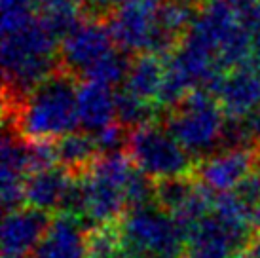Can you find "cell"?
Instances as JSON below:
<instances>
[{"label":"cell","mask_w":260,"mask_h":258,"mask_svg":"<svg viewBox=\"0 0 260 258\" xmlns=\"http://www.w3.org/2000/svg\"><path fill=\"white\" fill-rule=\"evenodd\" d=\"M166 55L161 53H139L131 59L122 89L158 105L159 89L166 78Z\"/></svg>","instance_id":"cell-17"},{"label":"cell","mask_w":260,"mask_h":258,"mask_svg":"<svg viewBox=\"0 0 260 258\" xmlns=\"http://www.w3.org/2000/svg\"><path fill=\"white\" fill-rule=\"evenodd\" d=\"M224 114L215 95L207 89H194L175 108L167 110V129L198 162L224 148Z\"/></svg>","instance_id":"cell-4"},{"label":"cell","mask_w":260,"mask_h":258,"mask_svg":"<svg viewBox=\"0 0 260 258\" xmlns=\"http://www.w3.org/2000/svg\"><path fill=\"white\" fill-rule=\"evenodd\" d=\"M249 251L253 252L256 258H260V232L253 236V239H251V245H249Z\"/></svg>","instance_id":"cell-24"},{"label":"cell","mask_w":260,"mask_h":258,"mask_svg":"<svg viewBox=\"0 0 260 258\" xmlns=\"http://www.w3.org/2000/svg\"><path fill=\"white\" fill-rule=\"evenodd\" d=\"M87 230L78 216L57 213L30 258H87Z\"/></svg>","instance_id":"cell-14"},{"label":"cell","mask_w":260,"mask_h":258,"mask_svg":"<svg viewBox=\"0 0 260 258\" xmlns=\"http://www.w3.org/2000/svg\"><path fill=\"white\" fill-rule=\"evenodd\" d=\"M105 19L87 17L59 44V61L73 76H86L103 57L116 50Z\"/></svg>","instance_id":"cell-8"},{"label":"cell","mask_w":260,"mask_h":258,"mask_svg":"<svg viewBox=\"0 0 260 258\" xmlns=\"http://www.w3.org/2000/svg\"><path fill=\"white\" fill-rule=\"evenodd\" d=\"M166 0H129L105 19L114 44L125 53H161L175 50L159 27Z\"/></svg>","instance_id":"cell-7"},{"label":"cell","mask_w":260,"mask_h":258,"mask_svg":"<svg viewBox=\"0 0 260 258\" xmlns=\"http://www.w3.org/2000/svg\"><path fill=\"white\" fill-rule=\"evenodd\" d=\"M4 120L23 139L35 143H55L76 131L80 125L76 76L65 69L55 71L14 110L4 112Z\"/></svg>","instance_id":"cell-1"},{"label":"cell","mask_w":260,"mask_h":258,"mask_svg":"<svg viewBox=\"0 0 260 258\" xmlns=\"http://www.w3.org/2000/svg\"><path fill=\"white\" fill-rule=\"evenodd\" d=\"M260 146V107L241 116H232L226 120L224 129V148H253Z\"/></svg>","instance_id":"cell-20"},{"label":"cell","mask_w":260,"mask_h":258,"mask_svg":"<svg viewBox=\"0 0 260 258\" xmlns=\"http://www.w3.org/2000/svg\"><path fill=\"white\" fill-rule=\"evenodd\" d=\"M37 17L51 36L63 40L87 14L84 0H37Z\"/></svg>","instance_id":"cell-18"},{"label":"cell","mask_w":260,"mask_h":258,"mask_svg":"<svg viewBox=\"0 0 260 258\" xmlns=\"http://www.w3.org/2000/svg\"><path fill=\"white\" fill-rule=\"evenodd\" d=\"M25 203L27 207L42 213H69L78 216V175L67 171L61 165L30 173L25 182Z\"/></svg>","instance_id":"cell-9"},{"label":"cell","mask_w":260,"mask_h":258,"mask_svg":"<svg viewBox=\"0 0 260 258\" xmlns=\"http://www.w3.org/2000/svg\"><path fill=\"white\" fill-rule=\"evenodd\" d=\"M234 192L238 194L239 200L245 203L253 230L254 232H260V165Z\"/></svg>","instance_id":"cell-22"},{"label":"cell","mask_w":260,"mask_h":258,"mask_svg":"<svg viewBox=\"0 0 260 258\" xmlns=\"http://www.w3.org/2000/svg\"><path fill=\"white\" fill-rule=\"evenodd\" d=\"M260 154L253 148H220L198 162L194 179L213 194H228L258 167Z\"/></svg>","instance_id":"cell-10"},{"label":"cell","mask_w":260,"mask_h":258,"mask_svg":"<svg viewBox=\"0 0 260 258\" xmlns=\"http://www.w3.org/2000/svg\"><path fill=\"white\" fill-rule=\"evenodd\" d=\"M78 122L87 133H97L116 122V91L112 86L84 80L78 86Z\"/></svg>","instance_id":"cell-16"},{"label":"cell","mask_w":260,"mask_h":258,"mask_svg":"<svg viewBox=\"0 0 260 258\" xmlns=\"http://www.w3.org/2000/svg\"><path fill=\"white\" fill-rule=\"evenodd\" d=\"M228 2L238 10L239 15H241L251 27L260 25V12H258L256 0H228Z\"/></svg>","instance_id":"cell-23"},{"label":"cell","mask_w":260,"mask_h":258,"mask_svg":"<svg viewBox=\"0 0 260 258\" xmlns=\"http://www.w3.org/2000/svg\"><path fill=\"white\" fill-rule=\"evenodd\" d=\"M158 110L159 107L152 101L141 99L125 89L116 91V120L127 131L156 122Z\"/></svg>","instance_id":"cell-21"},{"label":"cell","mask_w":260,"mask_h":258,"mask_svg":"<svg viewBox=\"0 0 260 258\" xmlns=\"http://www.w3.org/2000/svg\"><path fill=\"white\" fill-rule=\"evenodd\" d=\"M129 154H105L87 171L78 175V218L87 228L118 224L129 211L127 184L135 173Z\"/></svg>","instance_id":"cell-3"},{"label":"cell","mask_w":260,"mask_h":258,"mask_svg":"<svg viewBox=\"0 0 260 258\" xmlns=\"http://www.w3.org/2000/svg\"><path fill=\"white\" fill-rule=\"evenodd\" d=\"M48 213L32 207H17L4 213L2 252L6 258H27L35 252L50 226Z\"/></svg>","instance_id":"cell-13"},{"label":"cell","mask_w":260,"mask_h":258,"mask_svg":"<svg viewBox=\"0 0 260 258\" xmlns=\"http://www.w3.org/2000/svg\"><path fill=\"white\" fill-rule=\"evenodd\" d=\"M118 226L127 258L184 256V232L158 203L129 209Z\"/></svg>","instance_id":"cell-6"},{"label":"cell","mask_w":260,"mask_h":258,"mask_svg":"<svg viewBox=\"0 0 260 258\" xmlns=\"http://www.w3.org/2000/svg\"><path fill=\"white\" fill-rule=\"evenodd\" d=\"M55 150L59 165L74 175H82L101 158L93 133L87 131H73L55 141Z\"/></svg>","instance_id":"cell-19"},{"label":"cell","mask_w":260,"mask_h":258,"mask_svg":"<svg viewBox=\"0 0 260 258\" xmlns=\"http://www.w3.org/2000/svg\"><path fill=\"white\" fill-rule=\"evenodd\" d=\"M256 4H258V12H260V0H256Z\"/></svg>","instance_id":"cell-26"},{"label":"cell","mask_w":260,"mask_h":258,"mask_svg":"<svg viewBox=\"0 0 260 258\" xmlns=\"http://www.w3.org/2000/svg\"><path fill=\"white\" fill-rule=\"evenodd\" d=\"M30 175L29 141L23 139L12 125L4 127L2 137V171H0V196L4 211L21 207L25 203V182Z\"/></svg>","instance_id":"cell-11"},{"label":"cell","mask_w":260,"mask_h":258,"mask_svg":"<svg viewBox=\"0 0 260 258\" xmlns=\"http://www.w3.org/2000/svg\"><path fill=\"white\" fill-rule=\"evenodd\" d=\"M207 91L215 95L228 118L245 114L260 107V69L253 64L236 67L220 74Z\"/></svg>","instance_id":"cell-12"},{"label":"cell","mask_w":260,"mask_h":258,"mask_svg":"<svg viewBox=\"0 0 260 258\" xmlns=\"http://www.w3.org/2000/svg\"><path fill=\"white\" fill-rule=\"evenodd\" d=\"M234 258H256L251 251H239Z\"/></svg>","instance_id":"cell-25"},{"label":"cell","mask_w":260,"mask_h":258,"mask_svg":"<svg viewBox=\"0 0 260 258\" xmlns=\"http://www.w3.org/2000/svg\"><path fill=\"white\" fill-rule=\"evenodd\" d=\"M57 38L32 19L19 29L2 33L4 112L14 110L44 80L57 71Z\"/></svg>","instance_id":"cell-2"},{"label":"cell","mask_w":260,"mask_h":258,"mask_svg":"<svg viewBox=\"0 0 260 258\" xmlns=\"http://www.w3.org/2000/svg\"><path fill=\"white\" fill-rule=\"evenodd\" d=\"M4 258H6V256H4Z\"/></svg>","instance_id":"cell-27"},{"label":"cell","mask_w":260,"mask_h":258,"mask_svg":"<svg viewBox=\"0 0 260 258\" xmlns=\"http://www.w3.org/2000/svg\"><path fill=\"white\" fill-rule=\"evenodd\" d=\"M127 133L125 152L139 171L154 182L194 177L198 159L175 139L167 125L152 122Z\"/></svg>","instance_id":"cell-5"},{"label":"cell","mask_w":260,"mask_h":258,"mask_svg":"<svg viewBox=\"0 0 260 258\" xmlns=\"http://www.w3.org/2000/svg\"><path fill=\"white\" fill-rule=\"evenodd\" d=\"M243 251L215 213L190 226L184 234L182 258H234Z\"/></svg>","instance_id":"cell-15"}]
</instances>
